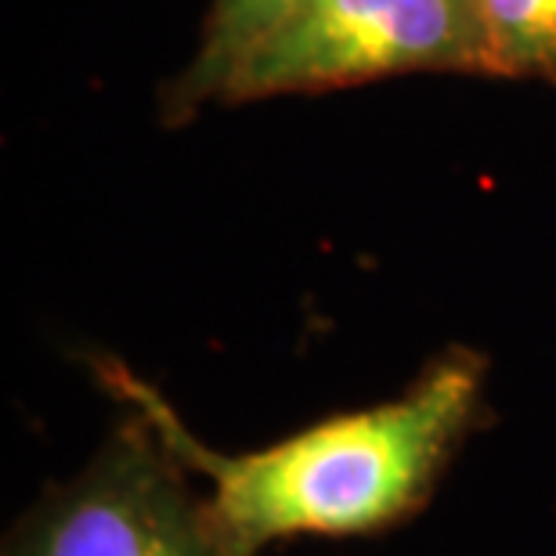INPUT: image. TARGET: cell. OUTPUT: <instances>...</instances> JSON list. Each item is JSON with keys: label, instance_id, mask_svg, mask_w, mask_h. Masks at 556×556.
<instances>
[{"label": "cell", "instance_id": "cell-1", "mask_svg": "<svg viewBox=\"0 0 556 556\" xmlns=\"http://www.w3.org/2000/svg\"><path fill=\"white\" fill-rule=\"evenodd\" d=\"M98 376L206 484L210 509L253 556L278 539L372 535L413 517L484 413L488 362L470 348H444L391 402L318 419L242 455L206 448L124 365L102 362Z\"/></svg>", "mask_w": 556, "mask_h": 556}, {"label": "cell", "instance_id": "cell-5", "mask_svg": "<svg viewBox=\"0 0 556 556\" xmlns=\"http://www.w3.org/2000/svg\"><path fill=\"white\" fill-rule=\"evenodd\" d=\"M484 76L556 87V0H473Z\"/></svg>", "mask_w": 556, "mask_h": 556}, {"label": "cell", "instance_id": "cell-2", "mask_svg": "<svg viewBox=\"0 0 556 556\" xmlns=\"http://www.w3.org/2000/svg\"><path fill=\"white\" fill-rule=\"evenodd\" d=\"M408 73L484 76L473 0H304L242 59L217 105L343 91Z\"/></svg>", "mask_w": 556, "mask_h": 556}, {"label": "cell", "instance_id": "cell-4", "mask_svg": "<svg viewBox=\"0 0 556 556\" xmlns=\"http://www.w3.org/2000/svg\"><path fill=\"white\" fill-rule=\"evenodd\" d=\"M304 0H210L195 54L160 98V119L170 127L192 124L206 105L220 102L228 76L264 37L282 26Z\"/></svg>", "mask_w": 556, "mask_h": 556}, {"label": "cell", "instance_id": "cell-3", "mask_svg": "<svg viewBox=\"0 0 556 556\" xmlns=\"http://www.w3.org/2000/svg\"><path fill=\"white\" fill-rule=\"evenodd\" d=\"M130 408V405H127ZM4 556H250L138 408L80 477L40 498Z\"/></svg>", "mask_w": 556, "mask_h": 556}]
</instances>
